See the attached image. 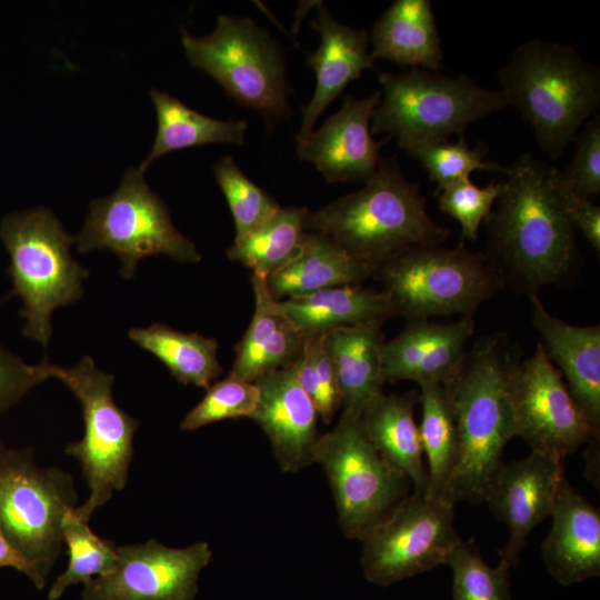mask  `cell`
<instances>
[{"label":"cell","mask_w":600,"mask_h":600,"mask_svg":"<svg viewBox=\"0 0 600 600\" xmlns=\"http://www.w3.org/2000/svg\"><path fill=\"white\" fill-rule=\"evenodd\" d=\"M487 262L520 296L538 297L547 286L577 274L580 253L560 170L521 154L501 180L500 194L484 220Z\"/></svg>","instance_id":"1"},{"label":"cell","mask_w":600,"mask_h":600,"mask_svg":"<svg viewBox=\"0 0 600 600\" xmlns=\"http://www.w3.org/2000/svg\"><path fill=\"white\" fill-rule=\"evenodd\" d=\"M520 360V349L506 333L483 336L467 351L457 378L443 387L459 448L444 492V499L453 504L484 502L503 464V449L514 437L508 382Z\"/></svg>","instance_id":"2"},{"label":"cell","mask_w":600,"mask_h":600,"mask_svg":"<svg viewBox=\"0 0 600 600\" xmlns=\"http://www.w3.org/2000/svg\"><path fill=\"white\" fill-rule=\"evenodd\" d=\"M303 227L372 269L410 247L444 243L450 233L430 217L419 184L404 177L396 157L382 158L360 190L308 211Z\"/></svg>","instance_id":"3"},{"label":"cell","mask_w":600,"mask_h":600,"mask_svg":"<svg viewBox=\"0 0 600 600\" xmlns=\"http://www.w3.org/2000/svg\"><path fill=\"white\" fill-rule=\"evenodd\" d=\"M498 80L507 106L530 123L539 148L554 160L600 107V69L566 43H521Z\"/></svg>","instance_id":"4"},{"label":"cell","mask_w":600,"mask_h":600,"mask_svg":"<svg viewBox=\"0 0 600 600\" xmlns=\"http://www.w3.org/2000/svg\"><path fill=\"white\" fill-rule=\"evenodd\" d=\"M0 240L10 259L7 273L12 288L8 296L22 302V334L46 350L53 311L79 301L89 276L71 254L74 236L50 209L40 207L6 214Z\"/></svg>","instance_id":"5"},{"label":"cell","mask_w":600,"mask_h":600,"mask_svg":"<svg viewBox=\"0 0 600 600\" xmlns=\"http://www.w3.org/2000/svg\"><path fill=\"white\" fill-rule=\"evenodd\" d=\"M379 82L381 100L371 133L394 138L401 149L463 136L471 123L508 107L499 89L484 88L468 74L410 68L381 72Z\"/></svg>","instance_id":"6"},{"label":"cell","mask_w":600,"mask_h":600,"mask_svg":"<svg viewBox=\"0 0 600 600\" xmlns=\"http://www.w3.org/2000/svg\"><path fill=\"white\" fill-rule=\"evenodd\" d=\"M393 317L408 321L473 316L504 286L483 253L463 247L419 244L373 268Z\"/></svg>","instance_id":"7"},{"label":"cell","mask_w":600,"mask_h":600,"mask_svg":"<svg viewBox=\"0 0 600 600\" xmlns=\"http://www.w3.org/2000/svg\"><path fill=\"white\" fill-rule=\"evenodd\" d=\"M44 364L48 378L63 382L81 404L83 437L69 443L64 451L78 460L90 490L88 499L73 513L89 521L116 491L126 487L139 421L116 403L113 374L99 369L91 357H82L73 367L46 360Z\"/></svg>","instance_id":"8"},{"label":"cell","mask_w":600,"mask_h":600,"mask_svg":"<svg viewBox=\"0 0 600 600\" xmlns=\"http://www.w3.org/2000/svg\"><path fill=\"white\" fill-rule=\"evenodd\" d=\"M188 61L238 103L259 112L268 129L289 116L291 87L279 46L249 17L220 14L214 30L194 37L181 28Z\"/></svg>","instance_id":"9"},{"label":"cell","mask_w":600,"mask_h":600,"mask_svg":"<svg viewBox=\"0 0 600 600\" xmlns=\"http://www.w3.org/2000/svg\"><path fill=\"white\" fill-rule=\"evenodd\" d=\"M74 243L79 253L111 251L120 261L119 273L124 280L132 279L139 262L151 256H167L181 263L201 260L194 243L176 228L166 202L139 168L128 169L111 194L90 201Z\"/></svg>","instance_id":"10"},{"label":"cell","mask_w":600,"mask_h":600,"mask_svg":"<svg viewBox=\"0 0 600 600\" xmlns=\"http://www.w3.org/2000/svg\"><path fill=\"white\" fill-rule=\"evenodd\" d=\"M312 462L326 472L343 534L361 539L409 494L411 482L371 443L361 416L342 410L337 426L312 448Z\"/></svg>","instance_id":"11"},{"label":"cell","mask_w":600,"mask_h":600,"mask_svg":"<svg viewBox=\"0 0 600 600\" xmlns=\"http://www.w3.org/2000/svg\"><path fill=\"white\" fill-rule=\"evenodd\" d=\"M77 501L70 473L40 468L30 448L0 441V527L46 578L63 547V520Z\"/></svg>","instance_id":"12"},{"label":"cell","mask_w":600,"mask_h":600,"mask_svg":"<svg viewBox=\"0 0 600 600\" xmlns=\"http://www.w3.org/2000/svg\"><path fill=\"white\" fill-rule=\"evenodd\" d=\"M454 506L429 494L404 498L360 539L364 578L387 587L446 563L461 540Z\"/></svg>","instance_id":"13"},{"label":"cell","mask_w":600,"mask_h":600,"mask_svg":"<svg viewBox=\"0 0 600 600\" xmlns=\"http://www.w3.org/2000/svg\"><path fill=\"white\" fill-rule=\"evenodd\" d=\"M508 392L514 437L531 451L564 460L589 441H600L541 343L513 368Z\"/></svg>","instance_id":"14"},{"label":"cell","mask_w":600,"mask_h":600,"mask_svg":"<svg viewBox=\"0 0 600 600\" xmlns=\"http://www.w3.org/2000/svg\"><path fill=\"white\" fill-rule=\"evenodd\" d=\"M208 542L170 548L150 539L117 548L112 570L84 583L83 600H193L200 571L211 560Z\"/></svg>","instance_id":"15"},{"label":"cell","mask_w":600,"mask_h":600,"mask_svg":"<svg viewBox=\"0 0 600 600\" xmlns=\"http://www.w3.org/2000/svg\"><path fill=\"white\" fill-rule=\"evenodd\" d=\"M563 461L537 451L524 459L503 463L494 477L486 501L494 517L509 528V538L499 550L500 563L514 568L528 534L552 514Z\"/></svg>","instance_id":"16"},{"label":"cell","mask_w":600,"mask_h":600,"mask_svg":"<svg viewBox=\"0 0 600 600\" xmlns=\"http://www.w3.org/2000/svg\"><path fill=\"white\" fill-rule=\"evenodd\" d=\"M381 91L356 99L347 97L341 108L297 146L301 160L310 162L329 183H367L381 161L384 140L371 133L373 111Z\"/></svg>","instance_id":"17"},{"label":"cell","mask_w":600,"mask_h":600,"mask_svg":"<svg viewBox=\"0 0 600 600\" xmlns=\"http://www.w3.org/2000/svg\"><path fill=\"white\" fill-rule=\"evenodd\" d=\"M473 332V316H461L451 322L408 321L393 339L382 344L384 381L411 380L447 387L463 366L467 342Z\"/></svg>","instance_id":"18"},{"label":"cell","mask_w":600,"mask_h":600,"mask_svg":"<svg viewBox=\"0 0 600 600\" xmlns=\"http://www.w3.org/2000/svg\"><path fill=\"white\" fill-rule=\"evenodd\" d=\"M254 383L260 398L250 419L267 434L280 468L297 472L312 463L319 414L299 386L293 364L272 371Z\"/></svg>","instance_id":"19"},{"label":"cell","mask_w":600,"mask_h":600,"mask_svg":"<svg viewBox=\"0 0 600 600\" xmlns=\"http://www.w3.org/2000/svg\"><path fill=\"white\" fill-rule=\"evenodd\" d=\"M311 26L320 34L318 49L307 56V64L316 74V88L303 108L297 143L312 132L323 110L343 89L376 63L370 52L369 32L341 24L322 2L317 3Z\"/></svg>","instance_id":"20"},{"label":"cell","mask_w":600,"mask_h":600,"mask_svg":"<svg viewBox=\"0 0 600 600\" xmlns=\"http://www.w3.org/2000/svg\"><path fill=\"white\" fill-rule=\"evenodd\" d=\"M530 301L532 326L548 359L566 379L571 397L600 439V326L567 323L549 313L538 297Z\"/></svg>","instance_id":"21"},{"label":"cell","mask_w":600,"mask_h":600,"mask_svg":"<svg viewBox=\"0 0 600 600\" xmlns=\"http://www.w3.org/2000/svg\"><path fill=\"white\" fill-rule=\"evenodd\" d=\"M552 524L542 542L543 562L561 584L600 576V513L571 483L560 481Z\"/></svg>","instance_id":"22"},{"label":"cell","mask_w":600,"mask_h":600,"mask_svg":"<svg viewBox=\"0 0 600 600\" xmlns=\"http://www.w3.org/2000/svg\"><path fill=\"white\" fill-rule=\"evenodd\" d=\"M267 277L252 273L254 312L236 348L231 373L256 382L263 376L292 366L303 348L304 337L283 311L267 286Z\"/></svg>","instance_id":"23"},{"label":"cell","mask_w":600,"mask_h":600,"mask_svg":"<svg viewBox=\"0 0 600 600\" xmlns=\"http://www.w3.org/2000/svg\"><path fill=\"white\" fill-rule=\"evenodd\" d=\"M373 269L320 232H306L296 253L267 278L272 297L282 301L319 290L361 284Z\"/></svg>","instance_id":"24"},{"label":"cell","mask_w":600,"mask_h":600,"mask_svg":"<svg viewBox=\"0 0 600 600\" xmlns=\"http://www.w3.org/2000/svg\"><path fill=\"white\" fill-rule=\"evenodd\" d=\"M373 59L437 71L443 58L432 4L429 0H396L369 33Z\"/></svg>","instance_id":"25"},{"label":"cell","mask_w":600,"mask_h":600,"mask_svg":"<svg viewBox=\"0 0 600 600\" xmlns=\"http://www.w3.org/2000/svg\"><path fill=\"white\" fill-rule=\"evenodd\" d=\"M419 402L417 390L403 394L382 393L363 410L361 420L380 456L412 482L414 493L427 494L428 473L413 416Z\"/></svg>","instance_id":"26"},{"label":"cell","mask_w":600,"mask_h":600,"mask_svg":"<svg viewBox=\"0 0 600 600\" xmlns=\"http://www.w3.org/2000/svg\"><path fill=\"white\" fill-rule=\"evenodd\" d=\"M382 324L361 323L324 334V347L337 372L342 410L361 416L383 393Z\"/></svg>","instance_id":"27"},{"label":"cell","mask_w":600,"mask_h":600,"mask_svg":"<svg viewBox=\"0 0 600 600\" xmlns=\"http://www.w3.org/2000/svg\"><path fill=\"white\" fill-rule=\"evenodd\" d=\"M280 304L304 338L324 336L342 327L383 323L393 317L386 296L361 284L326 288L282 300Z\"/></svg>","instance_id":"28"},{"label":"cell","mask_w":600,"mask_h":600,"mask_svg":"<svg viewBox=\"0 0 600 600\" xmlns=\"http://www.w3.org/2000/svg\"><path fill=\"white\" fill-rule=\"evenodd\" d=\"M157 114V133L149 154L138 167L146 171L161 156L171 151L208 143L244 142L248 123L240 120H219L198 112L178 98L157 88L150 90Z\"/></svg>","instance_id":"29"},{"label":"cell","mask_w":600,"mask_h":600,"mask_svg":"<svg viewBox=\"0 0 600 600\" xmlns=\"http://www.w3.org/2000/svg\"><path fill=\"white\" fill-rule=\"evenodd\" d=\"M128 337L159 359L180 383L207 390L222 373L214 338L181 332L159 322L131 328Z\"/></svg>","instance_id":"30"},{"label":"cell","mask_w":600,"mask_h":600,"mask_svg":"<svg viewBox=\"0 0 600 600\" xmlns=\"http://www.w3.org/2000/svg\"><path fill=\"white\" fill-rule=\"evenodd\" d=\"M419 387L422 408L419 432L428 461L427 494L444 499L458 460L456 423L444 388L439 383H422Z\"/></svg>","instance_id":"31"},{"label":"cell","mask_w":600,"mask_h":600,"mask_svg":"<svg viewBox=\"0 0 600 600\" xmlns=\"http://www.w3.org/2000/svg\"><path fill=\"white\" fill-rule=\"evenodd\" d=\"M307 208L280 207L260 227L234 239L227 256L252 270L268 277L283 266L298 250L303 234Z\"/></svg>","instance_id":"32"},{"label":"cell","mask_w":600,"mask_h":600,"mask_svg":"<svg viewBox=\"0 0 600 600\" xmlns=\"http://www.w3.org/2000/svg\"><path fill=\"white\" fill-rule=\"evenodd\" d=\"M73 509L63 520V543L68 548L69 562L51 584L49 600L59 599L72 584L86 583L94 576L110 572L116 563V542L97 536L90 529L89 521L78 518Z\"/></svg>","instance_id":"33"},{"label":"cell","mask_w":600,"mask_h":600,"mask_svg":"<svg viewBox=\"0 0 600 600\" xmlns=\"http://www.w3.org/2000/svg\"><path fill=\"white\" fill-rule=\"evenodd\" d=\"M453 600H511L510 568L491 567L473 540L462 539L449 552Z\"/></svg>","instance_id":"34"},{"label":"cell","mask_w":600,"mask_h":600,"mask_svg":"<svg viewBox=\"0 0 600 600\" xmlns=\"http://www.w3.org/2000/svg\"><path fill=\"white\" fill-rule=\"evenodd\" d=\"M412 158L421 163L430 180L437 182L434 193L452 183L470 179L476 170L504 173L508 167L494 161L484 160L486 148L478 144L471 148L463 136L456 142L442 141L416 143L403 148Z\"/></svg>","instance_id":"35"},{"label":"cell","mask_w":600,"mask_h":600,"mask_svg":"<svg viewBox=\"0 0 600 600\" xmlns=\"http://www.w3.org/2000/svg\"><path fill=\"white\" fill-rule=\"evenodd\" d=\"M213 173L234 221V239L250 233L280 209L271 196L243 173L232 156L218 160Z\"/></svg>","instance_id":"36"},{"label":"cell","mask_w":600,"mask_h":600,"mask_svg":"<svg viewBox=\"0 0 600 600\" xmlns=\"http://www.w3.org/2000/svg\"><path fill=\"white\" fill-rule=\"evenodd\" d=\"M260 398L254 382L246 381L233 373L213 382L204 397L182 419L180 429L193 431L226 419L250 418Z\"/></svg>","instance_id":"37"},{"label":"cell","mask_w":600,"mask_h":600,"mask_svg":"<svg viewBox=\"0 0 600 600\" xmlns=\"http://www.w3.org/2000/svg\"><path fill=\"white\" fill-rule=\"evenodd\" d=\"M324 336L306 337L298 360L293 363L299 386L311 399L324 423H330L341 408L337 372L324 347Z\"/></svg>","instance_id":"38"},{"label":"cell","mask_w":600,"mask_h":600,"mask_svg":"<svg viewBox=\"0 0 600 600\" xmlns=\"http://www.w3.org/2000/svg\"><path fill=\"white\" fill-rule=\"evenodd\" d=\"M501 190V181L478 187L466 179L442 188L434 194L442 212L456 219L461 228V240H476L479 230L490 214Z\"/></svg>","instance_id":"39"},{"label":"cell","mask_w":600,"mask_h":600,"mask_svg":"<svg viewBox=\"0 0 600 600\" xmlns=\"http://www.w3.org/2000/svg\"><path fill=\"white\" fill-rule=\"evenodd\" d=\"M573 157L560 171L564 184L578 196L591 200L600 194V116L594 114L576 138Z\"/></svg>","instance_id":"40"},{"label":"cell","mask_w":600,"mask_h":600,"mask_svg":"<svg viewBox=\"0 0 600 600\" xmlns=\"http://www.w3.org/2000/svg\"><path fill=\"white\" fill-rule=\"evenodd\" d=\"M47 379L44 361L39 364L26 363L18 354L0 344V416Z\"/></svg>","instance_id":"41"},{"label":"cell","mask_w":600,"mask_h":600,"mask_svg":"<svg viewBox=\"0 0 600 600\" xmlns=\"http://www.w3.org/2000/svg\"><path fill=\"white\" fill-rule=\"evenodd\" d=\"M564 183V182H563ZM566 186V184H564ZM570 217L577 230L600 252V207L584 199L566 186Z\"/></svg>","instance_id":"42"},{"label":"cell","mask_w":600,"mask_h":600,"mask_svg":"<svg viewBox=\"0 0 600 600\" xmlns=\"http://www.w3.org/2000/svg\"><path fill=\"white\" fill-rule=\"evenodd\" d=\"M6 567L24 573L36 588L43 589L47 578L32 561L11 543L0 527V569Z\"/></svg>","instance_id":"43"},{"label":"cell","mask_w":600,"mask_h":600,"mask_svg":"<svg viewBox=\"0 0 600 600\" xmlns=\"http://www.w3.org/2000/svg\"><path fill=\"white\" fill-rule=\"evenodd\" d=\"M8 298H9V296L7 294V296H4L3 298L0 299V307Z\"/></svg>","instance_id":"44"}]
</instances>
